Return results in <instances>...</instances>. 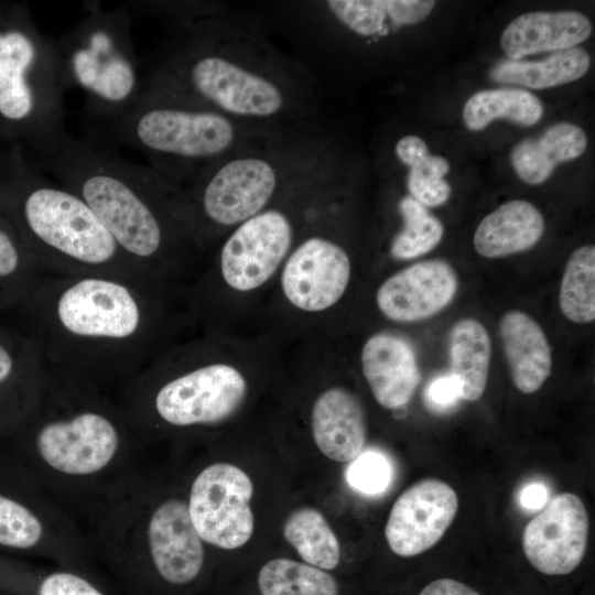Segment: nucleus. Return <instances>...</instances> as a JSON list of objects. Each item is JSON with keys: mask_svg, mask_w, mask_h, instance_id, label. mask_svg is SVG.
Wrapping results in <instances>:
<instances>
[{"mask_svg": "<svg viewBox=\"0 0 595 595\" xmlns=\"http://www.w3.org/2000/svg\"><path fill=\"white\" fill-rule=\"evenodd\" d=\"M293 172L283 152L246 144L217 162L184 191L193 221L238 226L266 209L284 175Z\"/></svg>", "mask_w": 595, "mask_h": 595, "instance_id": "nucleus-10", "label": "nucleus"}, {"mask_svg": "<svg viewBox=\"0 0 595 595\" xmlns=\"http://www.w3.org/2000/svg\"><path fill=\"white\" fill-rule=\"evenodd\" d=\"M418 595H480L475 588L454 578H437L428 583Z\"/></svg>", "mask_w": 595, "mask_h": 595, "instance_id": "nucleus-38", "label": "nucleus"}, {"mask_svg": "<svg viewBox=\"0 0 595 595\" xmlns=\"http://www.w3.org/2000/svg\"><path fill=\"white\" fill-rule=\"evenodd\" d=\"M1 202L3 214L50 274L155 279L122 251L84 199L58 183L30 178Z\"/></svg>", "mask_w": 595, "mask_h": 595, "instance_id": "nucleus-5", "label": "nucleus"}, {"mask_svg": "<svg viewBox=\"0 0 595 595\" xmlns=\"http://www.w3.org/2000/svg\"><path fill=\"white\" fill-rule=\"evenodd\" d=\"M154 281L51 275L15 310V326L50 375L118 397L151 364L160 324Z\"/></svg>", "mask_w": 595, "mask_h": 595, "instance_id": "nucleus-1", "label": "nucleus"}, {"mask_svg": "<svg viewBox=\"0 0 595 595\" xmlns=\"http://www.w3.org/2000/svg\"><path fill=\"white\" fill-rule=\"evenodd\" d=\"M346 478L353 488L361 493L379 494L389 486L392 478V468L383 454L376 451H366L351 461Z\"/></svg>", "mask_w": 595, "mask_h": 595, "instance_id": "nucleus-36", "label": "nucleus"}, {"mask_svg": "<svg viewBox=\"0 0 595 595\" xmlns=\"http://www.w3.org/2000/svg\"><path fill=\"white\" fill-rule=\"evenodd\" d=\"M48 374L34 342L0 325V441L17 434L37 409Z\"/></svg>", "mask_w": 595, "mask_h": 595, "instance_id": "nucleus-17", "label": "nucleus"}, {"mask_svg": "<svg viewBox=\"0 0 595 595\" xmlns=\"http://www.w3.org/2000/svg\"><path fill=\"white\" fill-rule=\"evenodd\" d=\"M51 275L0 214V312L15 311Z\"/></svg>", "mask_w": 595, "mask_h": 595, "instance_id": "nucleus-27", "label": "nucleus"}, {"mask_svg": "<svg viewBox=\"0 0 595 595\" xmlns=\"http://www.w3.org/2000/svg\"><path fill=\"white\" fill-rule=\"evenodd\" d=\"M123 10L93 11L55 47L65 85L86 93L90 111L109 121L139 99L143 84Z\"/></svg>", "mask_w": 595, "mask_h": 595, "instance_id": "nucleus-8", "label": "nucleus"}, {"mask_svg": "<svg viewBox=\"0 0 595 595\" xmlns=\"http://www.w3.org/2000/svg\"><path fill=\"white\" fill-rule=\"evenodd\" d=\"M361 367L376 401L386 409L408 404L420 382L412 345L393 334L378 333L366 340Z\"/></svg>", "mask_w": 595, "mask_h": 595, "instance_id": "nucleus-19", "label": "nucleus"}, {"mask_svg": "<svg viewBox=\"0 0 595 595\" xmlns=\"http://www.w3.org/2000/svg\"><path fill=\"white\" fill-rule=\"evenodd\" d=\"M589 54L582 47L553 52L539 61L506 60L494 66L491 80L533 89H544L574 82L588 71Z\"/></svg>", "mask_w": 595, "mask_h": 595, "instance_id": "nucleus-29", "label": "nucleus"}, {"mask_svg": "<svg viewBox=\"0 0 595 595\" xmlns=\"http://www.w3.org/2000/svg\"><path fill=\"white\" fill-rule=\"evenodd\" d=\"M56 57L48 42L19 30L0 33V113L15 121L36 113L53 152L68 139L62 123V97L35 89L31 75Z\"/></svg>", "mask_w": 595, "mask_h": 595, "instance_id": "nucleus-12", "label": "nucleus"}, {"mask_svg": "<svg viewBox=\"0 0 595 595\" xmlns=\"http://www.w3.org/2000/svg\"><path fill=\"white\" fill-rule=\"evenodd\" d=\"M499 333L513 385L523 393L538 391L552 368L543 329L529 314L509 311L500 320Z\"/></svg>", "mask_w": 595, "mask_h": 595, "instance_id": "nucleus-22", "label": "nucleus"}, {"mask_svg": "<svg viewBox=\"0 0 595 595\" xmlns=\"http://www.w3.org/2000/svg\"><path fill=\"white\" fill-rule=\"evenodd\" d=\"M542 115L543 105L532 93L520 88H495L468 98L463 109V121L468 130L480 131L499 118L526 127L533 126Z\"/></svg>", "mask_w": 595, "mask_h": 595, "instance_id": "nucleus-31", "label": "nucleus"}, {"mask_svg": "<svg viewBox=\"0 0 595 595\" xmlns=\"http://www.w3.org/2000/svg\"><path fill=\"white\" fill-rule=\"evenodd\" d=\"M394 153L409 167L407 186L411 197L429 207L447 202L451 186L443 176L450 171V163L445 158L430 154L426 143L413 134L400 138Z\"/></svg>", "mask_w": 595, "mask_h": 595, "instance_id": "nucleus-30", "label": "nucleus"}, {"mask_svg": "<svg viewBox=\"0 0 595 595\" xmlns=\"http://www.w3.org/2000/svg\"><path fill=\"white\" fill-rule=\"evenodd\" d=\"M292 239L291 220L277 208L264 209L239 224L219 253L224 281L241 292L261 286L285 258Z\"/></svg>", "mask_w": 595, "mask_h": 595, "instance_id": "nucleus-13", "label": "nucleus"}, {"mask_svg": "<svg viewBox=\"0 0 595 595\" xmlns=\"http://www.w3.org/2000/svg\"><path fill=\"white\" fill-rule=\"evenodd\" d=\"M491 342L485 326L474 318H462L448 334L451 374L462 386V400H478L487 385Z\"/></svg>", "mask_w": 595, "mask_h": 595, "instance_id": "nucleus-28", "label": "nucleus"}, {"mask_svg": "<svg viewBox=\"0 0 595 595\" xmlns=\"http://www.w3.org/2000/svg\"><path fill=\"white\" fill-rule=\"evenodd\" d=\"M589 519L582 499L561 493L526 526L522 550L529 563L549 576L572 573L587 548Z\"/></svg>", "mask_w": 595, "mask_h": 595, "instance_id": "nucleus-14", "label": "nucleus"}, {"mask_svg": "<svg viewBox=\"0 0 595 595\" xmlns=\"http://www.w3.org/2000/svg\"><path fill=\"white\" fill-rule=\"evenodd\" d=\"M398 208L403 228L391 241V256L398 260H409L434 249L444 232L441 220L411 196L402 197Z\"/></svg>", "mask_w": 595, "mask_h": 595, "instance_id": "nucleus-35", "label": "nucleus"}, {"mask_svg": "<svg viewBox=\"0 0 595 595\" xmlns=\"http://www.w3.org/2000/svg\"><path fill=\"white\" fill-rule=\"evenodd\" d=\"M252 495L251 478L231 463L208 464L194 476L185 499L204 544L235 550L250 540L255 529Z\"/></svg>", "mask_w": 595, "mask_h": 595, "instance_id": "nucleus-11", "label": "nucleus"}, {"mask_svg": "<svg viewBox=\"0 0 595 595\" xmlns=\"http://www.w3.org/2000/svg\"><path fill=\"white\" fill-rule=\"evenodd\" d=\"M246 394L247 381L238 369L208 363L162 379L142 371L117 398L145 442L158 425L186 430L221 423Z\"/></svg>", "mask_w": 595, "mask_h": 595, "instance_id": "nucleus-7", "label": "nucleus"}, {"mask_svg": "<svg viewBox=\"0 0 595 595\" xmlns=\"http://www.w3.org/2000/svg\"><path fill=\"white\" fill-rule=\"evenodd\" d=\"M563 315L578 324L595 318V247L575 249L565 266L559 295Z\"/></svg>", "mask_w": 595, "mask_h": 595, "instance_id": "nucleus-34", "label": "nucleus"}, {"mask_svg": "<svg viewBox=\"0 0 595 595\" xmlns=\"http://www.w3.org/2000/svg\"><path fill=\"white\" fill-rule=\"evenodd\" d=\"M216 19L188 23L143 83L210 107L244 125L264 128L293 107L294 94L277 67L248 51Z\"/></svg>", "mask_w": 595, "mask_h": 595, "instance_id": "nucleus-4", "label": "nucleus"}, {"mask_svg": "<svg viewBox=\"0 0 595 595\" xmlns=\"http://www.w3.org/2000/svg\"><path fill=\"white\" fill-rule=\"evenodd\" d=\"M462 399L459 380L450 374L431 380L424 390V402L434 411L444 412L455 407Z\"/></svg>", "mask_w": 595, "mask_h": 595, "instance_id": "nucleus-37", "label": "nucleus"}, {"mask_svg": "<svg viewBox=\"0 0 595 595\" xmlns=\"http://www.w3.org/2000/svg\"><path fill=\"white\" fill-rule=\"evenodd\" d=\"M109 127L118 141L140 151L177 186L187 178L193 182L253 137L252 127L210 107L148 88Z\"/></svg>", "mask_w": 595, "mask_h": 595, "instance_id": "nucleus-6", "label": "nucleus"}, {"mask_svg": "<svg viewBox=\"0 0 595 595\" xmlns=\"http://www.w3.org/2000/svg\"><path fill=\"white\" fill-rule=\"evenodd\" d=\"M349 279L347 252L326 237L312 236L290 255L281 285L285 298L295 307L321 312L339 301Z\"/></svg>", "mask_w": 595, "mask_h": 595, "instance_id": "nucleus-16", "label": "nucleus"}, {"mask_svg": "<svg viewBox=\"0 0 595 595\" xmlns=\"http://www.w3.org/2000/svg\"><path fill=\"white\" fill-rule=\"evenodd\" d=\"M548 488L541 483L529 484L520 493V504L530 510L542 509L548 502Z\"/></svg>", "mask_w": 595, "mask_h": 595, "instance_id": "nucleus-39", "label": "nucleus"}, {"mask_svg": "<svg viewBox=\"0 0 595 595\" xmlns=\"http://www.w3.org/2000/svg\"><path fill=\"white\" fill-rule=\"evenodd\" d=\"M45 163L60 185L86 202L122 251L156 279L185 228L193 226L183 188L93 138L69 137Z\"/></svg>", "mask_w": 595, "mask_h": 595, "instance_id": "nucleus-3", "label": "nucleus"}, {"mask_svg": "<svg viewBox=\"0 0 595 595\" xmlns=\"http://www.w3.org/2000/svg\"><path fill=\"white\" fill-rule=\"evenodd\" d=\"M431 0H329L322 3L337 22L357 35L383 36L420 23L433 10Z\"/></svg>", "mask_w": 595, "mask_h": 595, "instance_id": "nucleus-25", "label": "nucleus"}, {"mask_svg": "<svg viewBox=\"0 0 595 595\" xmlns=\"http://www.w3.org/2000/svg\"><path fill=\"white\" fill-rule=\"evenodd\" d=\"M313 440L328 459L354 461L367 439L365 412L359 400L348 390L333 387L322 392L312 407Z\"/></svg>", "mask_w": 595, "mask_h": 595, "instance_id": "nucleus-20", "label": "nucleus"}, {"mask_svg": "<svg viewBox=\"0 0 595 595\" xmlns=\"http://www.w3.org/2000/svg\"><path fill=\"white\" fill-rule=\"evenodd\" d=\"M592 33L587 17L576 11H534L513 19L502 31L500 45L509 60L577 46Z\"/></svg>", "mask_w": 595, "mask_h": 595, "instance_id": "nucleus-21", "label": "nucleus"}, {"mask_svg": "<svg viewBox=\"0 0 595 595\" xmlns=\"http://www.w3.org/2000/svg\"><path fill=\"white\" fill-rule=\"evenodd\" d=\"M544 228V218L534 205L513 199L483 218L474 234V247L486 258L506 257L532 248Z\"/></svg>", "mask_w": 595, "mask_h": 595, "instance_id": "nucleus-24", "label": "nucleus"}, {"mask_svg": "<svg viewBox=\"0 0 595 595\" xmlns=\"http://www.w3.org/2000/svg\"><path fill=\"white\" fill-rule=\"evenodd\" d=\"M260 595H338L336 578L328 572L304 562L275 558L259 570Z\"/></svg>", "mask_w": 595, "mask_h": 595, "instance_id": "nucleus-33", "label": "nucleus"}, {"mask_svg": "<svg viewBox=\"0 0 595 595\" xmlns=\"http://www.w3.org/2000/svg\"><path fill=\"white\" fill-rule=\"evenodd\" d=\"M587 147L584 130L571 122H559L537 138L520 141L510 153L518 176L530 185L545 182L554 167L581 156Z\"/></svg>", "mask_w": 595, "mask_h": 595, "instance_id": "nucleus-26", "label": "nucleus"}, {"mask_svg": "<svg viewBox=\"0 0 595 595\" xmlns=\"http://www.w3.org/2000/svg\"><path fill=\"white\" fill-rule=\"evenodd\" d=\"M0 553L98 576V562L80 528L13 457L0 462Z\"/></svg>", "mask_w": 595, "mask_h": 595, "instance_id": "nucleus-9", "label": "nucleus"}, {"mask_svg": "<svg viewBox=\"0 0 595 595\" xmlns=\"http://www.w3.org/2000/svg\"><path fill=\"white\" fill-rule=\"evenodd\" d=\"M0 595H111L98 576L0 553Z\"/></svg>", "mask_w": 595, "mask_h": 595, "instance_id": "nucleus-23", "label": "nucleus"}, {"mask_svg": "<svg viewBox=\"0 0 595 595\" xmlns=\"http://www.w3.org/2000/svg\"><path fill=\"white\" fill-rule=\"evenodd\" d=\"M458 510L455 490L436 478L421 479L407 488L392 505L385 537L401 558L419 555L435 545Z\"/></svg>", "mask_w": 595, "mask_h": 595, "instance_id": "nucleus-15", "label": "nucleus"}, {"mask_svg": "<svg viewBox=\"0 0 595 595\" xmlns=\"http://www.w3.org/2000/svg\"><path fill=\"white\" fill-rule=\"evenodd\" d=\"M283 536L304 563L328 572L339 565V541L318 509L300 507L293 510L283 524Z\"/></svg>", "mask_w": 595, "mask_h": 595, "instance_id": "nucleus-32", "label": "nucleus"}, {"mask_svg": "<svg viewBox=\"0 0 595 595\" xmlns=\"http://www.w3.org/2000/svg\"><path fill=\"white\" fill-rule=\"evenodd\" d=\"M8 441L72 518L141 470L144 443L116 396L50 374L37 409Z\"/></svg>", "mask_w": 595, "mask_h": 595, "instance_id": "nucleus-2", "label": "nucleus"}, {"mask_svg": "<svg viewBox=\"0 0 595 595\" xmlns=\"http://www.w3.org/2000/svg\"><path fill=\"white\" fill-rule=\"evenodd\" d=\"M458 289L453 267L443 259L413 263L389 277L376 301L382 314L396 322H416L446 307Z\"/></svg>", "mask_w": 595, "mask_h": 595, "instance_id": "nucleus-18", "label": "nucleus"}]
</instances>
